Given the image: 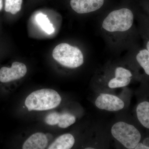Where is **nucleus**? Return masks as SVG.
Here are the masks:
<instances>
[{
  "label": "nucleus",
  "instance_id": "nucleus-1",
  "mask_svg": "<svg viewBox=\"0 0 149 149\" xmlns=\"http://www.w3.org/2000/svg\"><path fill=\"white\" fill-rule=\"evenodd\" d=\"M61 101V97L56 91L43 89L31 93L25 100V105L29 111H43L55 108Z\"/></svg>",
  "mask_w": 149,
  "mask_h": 149
},
{
  "label": "nucleus",
  "instance_id": "nucleus-2",
  "mask_svg": "<svg viewBox=\"0 0 149 149\" xmlns=\"http://www.w3.org/2000/svg\"><path fill=\"white\" fill-rule=\"evenodd\" d=\"M134 14L127 8H122L110 13L103 21L102 27L110 33H119L128 31L134 22Z\"/></svg>",
  "mask_w": 149,
  "mask_h": 149
},
{
  "label": "nucleus",
  "instance_id": "nucleus-3",
  "mask_svg": "<svg viewBox=\"0 0 149 149\" xmlns=\"http://www.w3.org/2000/svg\"><path fill=\"white\" fill-rule=\"evenodd\" d=\"M52 56L56 61L68 68H77L84 63V56L81 51L67 43H61L56 46Z\"/></svg>",
  "mask_w": 149,
  "mask_h": 149
},
{
  "label": "nucleus",
  "instance_id": "nucleus-4",
  "mask_svg": "<svg viewBox=\"0 0 149 149\" xmlns=\"http://www.w3.org/2000/svg\"><path fill=\"white\" fill-rule=\"evenodd\" d=\"M111 132L115 139L128 149H134L141 140V133L137 128L122 121L114 124Z\"/></svg>",
  "mask_w": 149,
  "mask_h": 149
},
{
  "label": "nucleus",
  "instance_id": "nucleus-5",
  "mask_svg": "<svg viewBox=\"0 0 149 149\" xmlns=\"http://www.w3.org/2000/svg\"><path fill=\"white\" fill-rule=\"evenodd\" d=\"M27 72V67L25 64L15 62L11 67H3L0 69V82L6 83L18 80L25 76Z\"/></svg>",
  "mask_w": 149,
  "mask_h": 149
},
{
  "label": "nucleus",
  "instance_id": "nucleus-6",
  "mask_svg": "<svg viewBox=\"0 0 149 149\" xmlns=\"http://www.w3.org/2000/svg\"><path fill=\"white\" fill-rule=\"evenodd\" d=\"M95 104L100 109L109 111H117L124 108V103L116 96L108 94H101L96 100Z\"/></svg>",
  "mask_w": 149,
  "mask_h": 149
},
{
  "label": "nucleus",
  "instance_id": "nucleus-7",
  "mask_svg": "<svg viewBox=\"0 0 149 149\" xmlns=\"http://www.w3.org/2000/svg\"><path fill=\"white\" fill-rule=\"evenodd\" d=\"M104 2V0H70V4L75 12L83 14L98 10Z\"/></svg>",
  "mask_w": 149,
  "mask_h": 149
},
{
  "label": "nucleus",
  "instance_id": "nucleus-8",
  "mask_svg": "<svg viewBox=\"0 0 149 149\" xmlns=\"http://www.w3.org/2000/svg\"><path fill=\"white\" fill-rule=\"evenodd\" d=\"M48 145V139L45 134L42 133L33 134L23 144V149H44Z\"/></svg>",
  "mask_w": 149,
  "mask_h": 149
},
{
  "label": "nucleus",
  "instance_id": "nucleus-9",
  "mask_svg": "<svg viewBox=\"0 0 149 149\" xmlns=\"http://www.w3.org/2000/svg\"><path fill=\"white\" fill-rule=\"evenodd\" d=\"M74 137L71 134L67 133L59 136L50 145L49 149H70L74 143Z\"/></svg>",
  "mask_w": 149,
  "mask_h": 149
},
{
  "label": "nucleus",
  "instance_id": "nucleus-10",
  "mask_svg": "<svg viewBox=\"0 0 149 149\" xmlns=\"http://www.w3.org/2000/svg\"><path fill=\"white\" fill-rule=\"evenodd\" d=\"M137 117L144 127L149 128V103L144 102L139 104L136 109Z\"/></svg>",
  "mask_w": 149,
  "mask_h": 149
},
{
  "label": "nucleus",
  "instance_id": "nucleus-11",
  "mask_svg": "<svg viewBox=\"0 0 149 149\" xmlns=\"http://www.w3.org/2000/svg\"><path fill=\"white\" fill-rule=\"evenodd\" d=\"M37 24L42 29L49 35L54 32L53 25L51 23L47 16L42 13L37 14L36 16Z\"/></svg>",
  "mask_w": 149,
  "mask_h": 149
},
{
  "label": "nucleus",
  "instance_id": "nucleus-12",
  "mask_svg": "<svg viewBox=\"0 0 149 149\" xmlns=\"http://www.w3.org/2000/svg\"><path fill=\"white\" fill-rule=\"evenodd\" d=\"M136 59L145 72L149 74V51L147 49H143L139 51L136 56Z\"/></svg>",
  "mask_w": 149,
  "mask_h": 149
},
{
  "label": "nucleus",
  "instance_id": "nucleus-13",
  "mask_svg": "<svg viewBox=\"0 0 149 149\" xmlns=\"http://www.w3.org/2000/svg\"><path fill=\"white\" fill-rule=\"evenodd\" d=\"M22 0H5V10L6 12L15 14L21 9Z\"/></svg>",
  "mask_w": 149,
  "mask_h": 149
},
{
  "label": "nucleus",
  "instance_id": "nucleus-14",
  "mask_svg": "<svg viewBox=\"0 0 149 149\" xmlns=\"http://www.w3.org/2000/svg\"><path fill=\"white\" fill-rule=\"evenodd\" d=\"M75 122V117L74 116L68 113H60L58 125L60 128H65L72 125Z\"/></svg>",
  "mask_w": 149,
  "mask_h": 149
},
{
  "label": "nucleus",
  "instance_id": "nucleus-15",
  "mask_svg": "<svg viewBox=\"0 0 149 149\" xmlns=\"http://www.w3.org/2000/svg\"><path fill=\"white\" fill-rule=\"evenodd\" d=\"M131 77L123 78L115 77L110 80L109 87L111 88H121L125 87L130 83Z\"/></svg>",
  "mask_w": 149,
  "mask_h": 149
},
{
  "label": "nucleus",
  "instance_id": "nucleus-16",
  "mask_svg": "<svg viewBox=\"0 0 149 149\" xmlns=\"http://www.w3.org/2000/svg\"><path fill=\"white\" fill-rule=\"evenodd\" d=\"M60 113L56 112L51 113L46 116L45 121L49 125H57L59 120Z\"/></svg>",
  "mask_w": 149,
  "mask_h": 149
},
{
  "label": "nucleus",
  "instance_id": "nucleus-17",
  "mask_svg": "<svg viewBox=\"0 0 149 149\" xmlns=\"http://www.w3.org/2000/svg\"><path fill=\"white\" fill-rule=\"evenodd\" d=\"M135 149H149V147L146 146L144 145L142 143H139L135 148H134Z\"/></svg>",
  "mask_w": 149,
  "mask_h": 149
},
{
  "label": "nucleus",
  "instance_id": "nucleus-18",
  "mask_svg": "<svg viewBox=\"0 0 149 149\" xmlns=\"http://www.w3.org/2000/svg\"><path fill=\"white\" fill-rule=\"evenodd\" d=\"M149 138H146V139H145V140L143 141V144H144L145 146H146L149 147Z\"/></svg>",
  "mask_w": 149,
  "mask_h": 149
},
{
  "label": "nucleus",
  "instance_id": "nucleus-19",
  "mask_svg": "<svg viewBox=\"0 0 149 149\" xmlns=\"http://www.w3.org/2000/svg\"><path fill=\"white\" fill-rule=\"evenodd\" d=\"M3 8V1L0 0V10H1Z\"/></svg>",
  "mask_w": 149,
  "mask_h": 149
},
{
  "label": "nucleus",
  "instance_id": "nucleus-20",
  "mask_svg": "<svg viewBox=\"0 0 149 149\" xmlns=\"http://www.w3.org/2000/svg\"><path fill=\"white\" fill-rule=\"evenodd\" d=\"M149 42L148 41V42L147 43L146 45V49L148 50L149 51Z\"/></svg>",
  "mask_w": 149,
  "mask_h": 149
},
{
  "label": "nucleus",
  "instance_id": "nucleus-21",
  "mask_svg": "<svg viewBox=\"0 0 149 149\" xmlns=\"http://www.w3.org/2000/svg\"><path fill=\"white\" fill-rule=\"evenodd\" d=\"M86 149H94V148H85Z\"/></svg>",
  "mask_w": 149,
  "mask_h": 149
}]
</instances>
